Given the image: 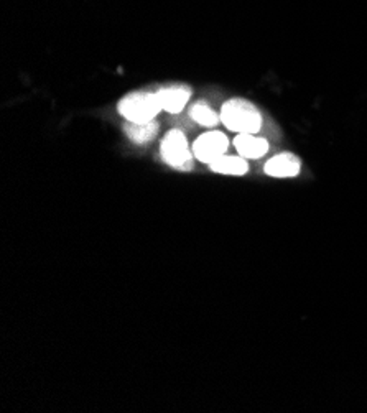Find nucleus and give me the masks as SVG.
<instances>
[{
  "label": "nucleus",
  "mask_w": 367,
  "mask_h": 413,
  "mask_svg": "<svg viewBox=\"0 0 367 413\" xmlns=\"http://www.w3.org/2000/svg\"><path fill=\"white\" fill-rule=\"evenodd\" d=\"M221 122L232 132L257 134L262 127V116L245 99H231L221 109Z\"/></svg>",
  "instance_id": "nucleus-1"
},
{
  "label": "nucleus",
  "mask_w": 367,
  "mask_h": 413,
  "mask_svg": "<svg viewBox=\"0 0 367 413\" xmlns=\"http://www.w3.org/2000/svg\"><path fill=\"white\" fill-rule=\"evenodd\" d=\"M117 109L119 114L129 122L144 124L153 120L163 107L157 93H133L125 95Z\"/></svg>",
  "instance_id": "nucleus-2"
},
{
  "label": "nucleus",
  "mask_w": 367,
  "mask_h": 413,
  "mask_svg": "<svg viewBox=\"0 0 367 413\" xmlns=\"http://www.w3.org/2000/svg\"><path fill=\"white\" fill-rule=\"evenodd\" d=\"M160 154L165 163L170 165L176 169H188L193 168V152L189 150L187 137L180 130H171L163 138L162 147H160Z\"/></svg>",
  "instance_id": "nucleus-3"
},
{
  "label": "nucleus",
  "mask_w": 367,
  "mask_h": 413,
  "mask_svg": "<svg viewBox=\"0 0 367 413\" xmlns=\"http://www.w3.org/2000/svg\"><path fill=\"white\" fill-rule=\"evenodd\" d=\"M229 147L227 137L221 132H206L194 140L193 155L203 163H211L216 158L226 154Z\"/></svg>",
  "instance_id": "nucleus-4"
},
{
  "label": "nucleus",
  "mask_w": 367,
  "mask_h": 413,
  "mask_svg": "<svg viewBox=\"0 0 367 413\" xmlns=\"http://www.w3.org/2000/svg\"><path fill=\"white\" fill-rule=\"evenodd\" d=\"M158 99L162 102L163 111L170 112V114H178L187 106L189 98H191V89L188 86L175 84L168 86L158 91Z\"/></svg>",
  "instance_id": "nucleus-5"
},
{
  "label": "nucleus",
  "mask_w": 367,
  "mask_h": 413,
  "mask_svg": "<svg viewBox=\"0 0 367 413\" xmlns=\"http://www.w3.org/2000/svg\"><path fill=\"white\" fill-rule=\"evenodd\" d=\"M301 169L300 158L292 154L275 155L265 163V173L275 178H292L297 176Z\"/></svg>",
  "instance_id": "nucleus-6"
},
{
  "label": "nucleus",
  "mask_w": 367,
  "mask_h": 413,
  "mask_svg": "<svg viewBox=\"0 0 367 413\" xmlns=\"http://www.w3.org/2000/svg\"><path fill=\"white\" fill-rule=\"evenodd\" d=\"M234 147L244 158H261L269 150V143L265 138L256 137L254 134H237Z\"/></svg>",
  "instance_id": "nucleus-7"
},
{
  "label": "nucleus",
  "mask_w": 367,
  "mask_h": 413,
  "mask_svg": "<svg viewBox=\"0 0 367 413\" xmlns=\"http://www.w3.org/2000/svg\"><path fill=\"white\" fill-rule=\"evenodd\" d=\"M209 167L216 173H223V175H245L249 172V165L244 160V156H227L221 155L216 158L214 162L209 163Z\"/></svg>",
  "instance_id": "nucleus-8"
},
{
  "label": "nucleus",
  "mask_w": 367,
  "mask_h": 413,
  "mask_svg": "<svg viewBox=\"0 0 367 413\" xmlns=\"http://www.w3.org/2000/svg\"><path fill=\"white\" fill-rule=\"evenodd\" d=\"M125 132H127V137L131 138L132 142L149 143L157 137L158 124L155 122V120H150V122H144V124L129 122L127 127H125Z\"/></svg>",
  "instance_id": "nucleus-9"
},
{
  "label": "nucleus",
  "mask_w": 367,
  "mask_h": 413,
  "mask_svg": "<svg viewBox=\"0 0 367 413\" xmlns=\"http://www.w3.org/2000/svg\"><path fill=\"white\" fill-rule=\"evenodd\" d=\"M189 116L196 124L203 125V127H216L219 122H221V116H218L211 109L209 104L206 102H196L189 111Z\"/></svg>",
  "instance_id": "nucleus-10"
}]
</instances>
